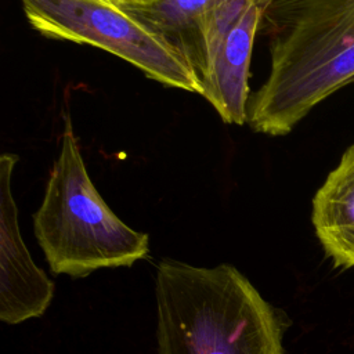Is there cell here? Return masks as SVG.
Returning <instances> with one entry per match:
<instances>
[{
	"label": "cell",
	"mask_w": 354,
	"mask_h": 354,
	"mask_svg": "<svg viewBox=\"0 0 354 354\" xmlns=\"http://www.w3.org/2000/svg\"><path fill=\"white\" fill-rule=\"evenodd\" d=\"M216 3L217 0H147L122 6L173 44L202 80L206 73V25Z\"/></svg>",
	"instance_id": "8"
},
{
	"label": "cell",
	"mask_w": 354,
	"mask_h": 354,
	"mask_svg": "<svg viewBox=\"0 0 354 354\" xmlns=\"http://www.w3.org/2000/svg\"><path fill=\"white\" fill-rule=\"evenodd\" d=\"M64 122L59 153L33 214L50 270L82 278L100 268L131 267L148 256V234L130 228L105 203L88 176L71 118Z\"/></svg>",
	"instance_id": "3"
},
{
	"label": "cell",
	"mask_w": 354,
	"mask_h": 354,
	"mask_svg": "<svg viewBox=\"0 0 354 354\" xmlns=\"http://www.w3.org/2000/svg\"><path fill=\"white\" fill-rule=\"evenodd\" d=\"M260 30L270 39L271 65L249 97L246 123L256 133L285 136L354 83V0H274Z\"/></svg>",
	"instance_id": "1"
},
{
	"label": "cell",
	"mask_w": 354,
	"mask_h": 354,
	"mask_svg": "<svg viewBox=\"0 0 354 354\" xmlns=\"http://www.w3.org/2000/svg\"><path fill=\"white\" fill-rule=\"evenodd\" d=\"M18 156H0V319L19 324L44 314L54 297V283L30 259L18 225L11 178Z\"/></svg>",
	"instance_id": "5"
},
{
	"label": "cell",
	"mask_w": 354,
	"mask_h": 354,
	"mask_svg": "<svg viewBox=\"0 0 354 354\" xmlns=\"http://www.w3.org/2000/svg\"><path fill=\"white\" fill-rule=\"evenodd\" d=\"M30 26L48 39L90 44L134 65L149 79L203 94L199 75L163 36L112 0H19Z\"/></svg>",
	"instance_id": "4"
},
{
	"label": "cell",
	"mask_w": 354,
	"mask_h": 354,
	"mask_svg": "<svg viewBox=\"0 0 354 354\" xmlns=\"http://www.w3.org/2000/svg\"><path fill=\"white\" fill-rule=\"evenodd\" d=\"M274 0H252L227 30L207 76L203 97L223 122L242 126L248 120L249 66L257 30Z\"/></svg>",
	"instance_id": "6"
},
{
	"label": "cell",
	"mask_w": 354,
	"mask_h": 354,
	"mask_svg": "<svg viewBox=\"0 0 354 354\" xmlns=\"http://www.w3.org/2000/svg\"><path fill=\"white\" fill-rule=\"evenodd\" d=\"M311 221L335 264L354 267V144L315 192Z\"/></svg>",
	"instance_id": "7"
},
{
	"label": "cell",
	"mask_w": 354,
	"mask_h": 354,
	"mask_svg": "<svg viewBox=\"0 0 354 354\" xmlns=\"http://www.w3.org/2000/svg\"><path fill=\"white\" fill-rule=\"evenodd\" d=\"M155 297L158 354H283L275 310L234 266L162 260Z\"/></svg>",
	"instance_id": "2"
},
{
	"label": "cell",
	"mask_w": 354,
	"mask_h": 354,
	"mask_svg": "<svg viewBox=\"0 0 354 354\" xmlns=\"http://www.w3.org/2000/svg\"><path fill=\"white\" fill-rule=\"evenodd\" d=\"M250 1L252 0H217L206 25V73L202 79L207 76L227 30L239 18V15L245 11Z\"/></svg>",
	"instance_id": "9"
},
{
	"label": "cell",
	"mask_w": 354,
	"mask_h": 354,
	"mask_svg": "<svg viewBox=\"0 0 354 354\" xmlns=\"http://www.w3.org/2000/svg\"><path fill=\"white\" fill-rule=\"evenodd\" d=\"M115 3H119V4H130V3H141V1H147V0H112Z\"/></svg>",
	"instance_id": "10"
}]
</instances>
